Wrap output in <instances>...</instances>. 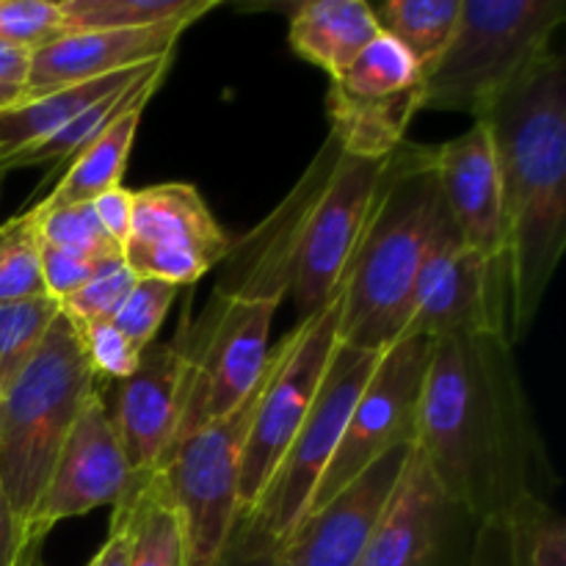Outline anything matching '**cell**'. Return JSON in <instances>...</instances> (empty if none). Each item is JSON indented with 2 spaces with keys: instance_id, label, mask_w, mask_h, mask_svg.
<instances>
[{
  "instance_id": "6da1fadb",
  "label": "cell",
  "mask_w": 566,
  "mask_h": 566,
  "mask_svg": "<svg viewBox=\"0 0 566 566\" xmlns=\"http://www.w3.org/2000/svg\"><path fill=\"white\" fill-rule=\"evenodd\" d=\"M415 448L479 520L525 497L551 501L556 490L514 346L501 335L434 340Z\"/></svg>"
},
{
  "instance_id": "7a4b0ae2",
  "label": "cell",
  "mask_w": 566,
  "mask_h": 566,
  "mask_svg": "<svg viewBox=\"0 0 566 566\" xmlns=\"http://www.w3.org/2000/svg\"><path fill=\"white\" fill-rule=\"evenodd\" d=\"M506 224L509 343L534 326L566 247V64L553 50L479 116Z\"/></svg>"
},
{
  "instance_id": "3957f363",
  "label": "cell",
  "mask_w": 566,
  "mask_h": 566,
  "mask_svg": "<svg viewBox=\"0 0 566 566\" xmlns=\"http://www.w3.org/2000/svg\"><path fill=\"white\" fill-rule=\"evenodd\" d=\"M440 213L434 147L403 142L387 158L363 241L343 285L340 340L385 352L412 315L415 282Z\"/></svg>"
},
{
  "instance_id": "277c9868",
  "label": "cell",
  "mask_w": 566,
  "mask_h": 566,
  "mask_svg": "<svg viewBox=\"0 0 566 566\" xmlns=\"http://www.w3.org/2000/svg\"><path fill=\"white\" fill-rule=\"evenodd\" d=\"M97 390L103 385L81 332L61 310L31 363L0 392V490L25 528L61 446Z\"/></svg>"
},
{
  "instance_id": "5b68a950",
  "label": "cell",
  "mask_w": 566,
  "mask_h": 566,
  "mask_svg": "<svg viewBox=\"0 0 566 566\" xmlns=\"http://www.w3.org/2000/svg\"><path fill=\"white\" fill-rule=\"evenodd\" d=\"M564 0H462L451 44L426 75L423 108L479 119L517 77L553 53Z\"/></svg>"
},
{
  "instance_id": "8992f818",
  "label": "cell",
  "mask_w": 566,
  "mask_h": 566,
  "mask_svg": "<svg viewBox=\"0 0 566 566\" xmlns=\"http://www.w3.org/2000/svg\"><path fill=\"white\" fill-rule=\"evenodd\" d=\"M276 310L280 304L274 302L213 291L197 321L177 335L175 346L182 363L180 418L169 453L191 431L227 418L249 401L269 363Z\"/></svg>"
},
{
  "instance_id": "52a82bcc",
  "label": "cell",
  "mask_w": 566,
  "mask_h": 566,
  "mask_svg": "<svg viewBox=\"0 0 566 566\" xmlns=\"http://www.w3.org/2000/svg\"><path fill=\"white\" fill-rule=\"evenodd\" d=\"M343 293L324 310L298 321L271 348L269 363L260 376L252 420L241 457V486H238V517H249L254 503L269 486L287 442L313 407L324 381L329 359L340 343Z\"/></svg>"
},
{
  "instance_id": "ba28073f",
  "label": "cell",
  "mask_w": 566,
  "mask_h": 566,
  "mask_svg": "<svg viewBox=\"0 0 566 566\" xmlns=\"http://www.w3.org/2000/svg\"><path fill=\"white\" fill-rule=\"evenodd\" d=\"M379 359L381 352H365V348L346 346L343 340L337 343L307 418L287 442L252 514L241 520L243 528L265 542L271 551H276L307 514L315 490L340 446L354 403L374 376Z\"/></svg>"
},
{
  "instance_id": "9c48e42d",
  "label": "cell",
  "mask_w": 566,
  "mask_h": 566,
  "mask_svg": "<svg viewBox=\"0 0 566 566\" xmlns=\"http://www.w3.org/2000/svg\"><path fill=\"white\" fill-rule=\"evenodd\" d=\"M254 396L258 387L235 412L191 431L158 470L180 517L182 566H216L235 534L241 457Z\"/></svg>"
},
{
  "instance_id": "30bf717a",
  "label": "cell",
  "mask_w": 566,
  "mask_h": 566,
  "mask_svg": "<svg viewBox=\"0 0 566 566\" xmlns=\"http://www.w3.org/2000/svg\"><path fill=\"white\" fill-rule=\"evenodd\" d=\"M431 352L434 340L420 335L398 337L381 352L374 376L354 403L340 446L315 490L307 514L346 490L381 457L396 448L415 446L420 396H423Z\"/></svg>"
},
{
  "instance_id": "8fae6325",
  "label": "cell",
  "mask_w": 566,
  "mask_h": 566,
  "mask_svg": "<svg viewBox=\"0 0 566 566\" xmlns=\"http://www.w3.org/2000/svg\"><path fill=\"white\" fill-rule=\"evenodd\" d=\"M385 166L387 158L340 153L324 188L310 205L298 232L287 287L298 310V321L315 315L343 293Z\"/></svg>"
},
{
  "instance_id": "7c38bea8",
  "label": "cell",
  "mask_w": 566,
  "mask_h": 566,
  "mask_svg": "<svg viewBox=\"0 0 566 566\" xmlns=\"http://www.w3.org/2000/svg\"><path fill=\"white\" fill-rule=\"evenodd\" d=\"M423 99L426 75L418 61L396 39L379 33L346 72L332 77L326 97L329 133L343 153L390 158L407 142Z\"/></svg>"
},
{
  "instance_id": "4fadbf2b",
  "label": "cell",
  "mask_w": 566,
  "mask_h": 566,
  "mask_svg": "<svg viewBox=\"0 0 566 566\" xmlns=\"http://www.w3.org/2000/svg\"><path fill=\"white\" fill-rule=\"evenodd\" d=\"M506 324L509 293L503 271L462 241L440 197V213L415 282L412 315L403 335L429 340L457 335L506 337Z\"/></svg>"
},
{
  "instance_id": "5bb4252c",
  "label": "cell",
  "mask_w": 566,
  "mask_h": 566,
  "mask_svg": "<svg viewBox=\"0 0 566 566\" xmlns=\"http://www.w3.org/2000/svg\"><path fill=\"white\" fill-rule=\"evenodd\" d=\"M232 238L221 230L197 186L160 182L133 191V224L122 258L136 276L177 287L197 285L230 254Z\"/></svg>"
},
{
  "instance_id": "9a60e30c",
  "label": "cell",
  "mask_w": 566,
  "mask_h": 566,
  "mask_svg": "<svg viewBox=\"0 0 566 566\" xmlns=\"http://www.w3.org/2000/svg\"><path fill=\"white\" fill-rule=\"evenodd\" d=\"M479 525L415 448L359 566H473Z\"/></svg>"
},
{
  "instance_id": "2e32d148",
  "label": "cell",
  "mask_w": 566,
  "mask_h": 566,
  "mask_svg": "<svg viewBox=\"0 0 566 566\" xmlns=\"http://www.w3.org/2000/svg\"><path fill=\"white\" fill-rule=\"evenodd\" d=\"M136 481L142 479L130 473L122 457L105 392L97 390L61 446L42 497L28 520V536L42 545L44 536L64 520L83 517L99 506H116Z\"/></svg>"
},
{
  "instance_id": "e0dca14e",
  "label": "cell",
  "mask_w": 566,
  "mask_h": 566,
  "mask_svg": "<svg viewBox=\"0 0 566 566\" xmlns=\"http://www.w3.org/2000/svg\"><path fill=\"white\" fill-rule=\"evenodd\" d=\"M415 446H403L370 464L363 475L315 512L304 514L293 534L274 551L271 566H359Z\"/></svg>"
},
{
  "instance_id": "ac0fdd59",
  "label": "cell",
  "mask_w": 566,
  "mask_h": 566,
  "mask_svg": "<svg viewBox=\"0 0 566 566\" xmlns=\"http://www.w3.org/2000/svg\"><path fill=\"white\" fill-rule=\"evenodd\" d=\"M340 153L343 147L329 133L296 186L285 193V199L254 230L232 241L230 254L221 260L224 269L213 287L216 293L282 304L291 287L293 258H296L304 216L324 188L326 177L335 169Z\"/></svg>"
},
{
  "instance_id": "d6986e66",
  "label": "cell",
  "mask_w": 566,
  "mask_h": 566,
  "mask_svg": "<svg viewBox=\"0 0 566 566\" xmlns=\"http://www.w3.org/2000/svg\"><path fill=\"white\" fill-rule=\"evenodd\" d=\"M182 363L175 343L147 346L138 368L125 381H116L111 426L122 457L136 479H149L164 468L180 418Z\"/></svg>"
},
{
  "instance_id": "ffe728a7",
  "label": "cell",
  "mask_w": 566,
  "mask_h": 566,
  "mask_svg": "<svg viewBox=\"0 0 566 566\" xmlns=\"http://www.w3.org/2000/svg\"><path fill=\"white\" fill-rule=\"evenodd\" d=\"M437 186L442 205L470 249L503 271L506 280V224H503L501 180L490 130L481 119L462 136L434 147ZM509 293V291H506Z\"/></svg>"
},
{
  "instance_id": "44dd1931",
  "label": "cell",
  "mask_w": 566,
  "mask_h": 566,
  "mask_svg": "<svg viewBox=\"0 0 566 566\" xmlns=\"http://www.w3.org/2000/svg\"><path fill=\"white\" fill-rule=\"evenodd\" d=\"M191 25V20H175L149 28L70 31L31 55V75H28L25 92L39 94L75 86V83L99 81V77L175 55L177 42Z\"/></svg>"
},
{
  "instance_id": "7402d4cb",
  "label": "cell",
  "mask_w": 566,
  "mask_h": 566,
  "mask_svg": "<svg viewBox=\"0 0 566 566\" xmlns=\"http://www.w3.org/2000/svg\"><path fill=\"white\" fill-rule=\"evenodd\" d=\"M473 566H566V523L556 506L525 497L481 520Z\"/></svg>"
},
{
  "instance_id": "603a6c76",
  "label": "cell",
  "mask_w": 566,
  "mask_h": 566,
  "mask_svg": "<svg viewBox=\"0 0 566 566\" xmlns=\"http://www.w3.org/2000/svg\"><path fill=\"white\" fill-rule=\"evenodd\" d=\"M379 33L365 0H304L291 14L287 42L298 59L337 77Z\"/></svg>"
},
{
  "instance_id": "cb8c5ba5",
  "label": "cell",
  "mask_w": 566,
  "mask_h": 566,
  "mask_svg": "<svg viewBox=\"0 0 566 566\" xmlns=\"http://www.w3.org/2000/svg\"><path fill=\"white\" fill-rule=\"evenodd\" d=\"M144 108H147V103L133 105L119 119L111 122L97 142L88 144L75 160H70V169L61 175L53 191L44 199H36L33 205L42 210L66 208V205H88L99 193L122 186Z\"/></svg>"
},
{
  "instance_id": "d4e9b609",
  "label": "cell",
  "mask_w": 566,
  "mask_h": 566,
  "mask_svg": "<svg viewBox=\"0 0 566 566\" xmlns=\"http://www.w3.org/2000/svg\"><path fill=\"white\" fill-rule=\"evenodd\" d=\"M114 517L130 520L127 566H182L180 517L166 497L160 473H155L147 486L127 490L114 506Z\"/></svg>"
},
{
  "instance_id": "484cf974",
  "label": "cell",
  "mask_w": 566,
  "mask_h": 566,
  "mask_svg": "<svg viewBox=\"0 0 566 566\" xmlns=\"http://www.w3.org/2000/svg\"><path fill=\"white\" fill-rule=\"evenodd\" d=\"M370 9L379 31L396 39L429 75L451 44L462 0H385Z\"/></svg>"
},
{
  "instance_id": "4316f807",
  "label": "cell",
  "mask_w": 566,
  "mask_h": 566,
  "mask_svg": "<svg viewBox=\"0 0 566 566\" xmlns=\"http://www.w3.org/2000/svg\"><path fill=\"white\" fill-rule=\"evenodd\" d=\"M219 0H61L70 31H108V28H149L160 22H197Z\"/></svg>"
},
{
  "instance_id": "83f0119b",
  "label": "cell",
  "mask_w": 566,
  "mask_h": 566,
  "mask_svg": "<svg viewBox=\"0 0 566 566\" xmlns=\"http://www.w3.org/2000/svg\"><path fill=\"white\" fill-rule=\"evenodd\" d=\"M61 315V304L50 296L0 304V392L20 376Z\"/></svg>"
},
{
  "instance_id": "f1b7e54d",
  "label": "cell",
  "mask_w": 566,
  "mask_h": 566,
  "mask_svg": "<svg viewBox=\"0 0 566 566\" xmlns=\"http://www.w3.org/2000/svg\"><path fill=\"white\" fill-rule=\"evenodd\" d=\"M48 296L39 265V216L31 208L0 224V304Z\"/></svg>"
},
{
  "instance_id": "f546056e",
  "label": "cell",
  "mask_w": 566,
  "mask_h": 566,
  "mask_svg": "<svg viewBox=\"0 0 566 566\" xmlns=\"http://www.w3.org/2000/svg\"><path fill=\"white\" fill-rule=\"evenodd\" d=\"M39 216V241L50 247L66 249V252L83 254L94 260L122 258V249L116 247L97 221L92 202L88 205H66V208L42 210L33 205Z\"/></svg>"
},
{
  "instance_id": "4dcf8cb0",
  "label": "cell",
  "mask_w": 566,
  "mask_h": 566,
  "mask_svg": "<svg viewBox=\"0 0 566 566\" xmlns=\"http://www.w3.org/2000/svg\"><path fill=\"white\" fill-rule=\"evenodd\" d=\"M177 293H180V287L171 285V282L138 276L133 291L127 293V298L111 321L138 352H144L158 340V332L169 315L171 304H175Z\"/></svg>"
},
{
  "instance_id": "1f68e13d",
  "label": "cell",
  "mask_w": 566,
  "mask_h": 566,
  "mask_svg": "<svg viewBox=\"0 0 566 566\" xmlns=\"http://www.w3.org/2000/svg\"><path fill=\"white\" fill-rule=\"evenodd\" d=\"M138 276L133 274L125 258H114L105 265H99L97 274L86 282L77 293H72L66 302H61L66 318L75 324H94V321H111L127 293L133 291Z\"/></svg>"
},
{
  "instance_id": "d6a6232c",
  "label": "cell",
  "mask_w": 566,
  "mask_h": 566,
  "mask_svg": "<svg viewBox=\"0 0 566 566\" xmlns=\"http://www.w3.org/2000/svg\"><path fill=\"white\" fill-rule=\"evenodd\" d=\"M66 33L61 0H0V39L31 53Z\"/></svg>"
},
{
  "instance_id": "836d02e7",
  "label": "cell",
  "mask_w": 566,
  "mask_h": 566,
  "mask_svg": "<svg viewBox=\"0 0 566 566\" xmlns=\"http://www.w3.org/2000/svg\"><path fill=\"white\" fill-rule=\"evenodd\" d=\"M72 321V318H70ZM75 324V321H72ZM81 340L86 346L88 363H92L97 381H125L138 368L142 352L122 335L114 321H94V324H75Z\"/></svg>"
},
{
  "instance_id": "e575fe53",
  "label": "cell",
  "mask_w": 566,
  "mask_h": 566,
  "mask_svg": "<svg viewBox=\"0 0 566 566\" xmlns=\"http://www.w3.org/2000/svg\"><path fill=\"white\" fill-rule=\"evenodd\" d=\"M114 260V258H111ZM108 260L83 258V254L66 252V249L50 247V243L39 241V265H42V282L44 291L55 302H66L72 293L81 291L88 280L105 265Z\"/></svg>"
},
{
  "instance_id": "d590c367",
  "label": "cell",
  "mask_w": 566,
  "mask_h": 566,
  "mask_svg": "<svg viewBox=\"0 0 566 566\" xmlns=\"http://www.w3.org/2000/svg\"><path fill=\"white\" fill-rule=\"evenodd\" d=\"M39 551L42 545L28 536L25 523L17 517L9 497L0 490V566H28Z\"/></svg>"
},
{
  "instance_id": "8d00e7d4",
  "label": "cell",
  "mask_w": 566,
  "mask_h": 566,
  "mask_svg": "<svg viewBox=\"0 0 566 566\" xmlns=\"http://www.w3.org/2000/svg\"><path fill=\"white\" fill-rule=\"evenodd\" d=\"M94 213H97V221L103 224V230L108 232L111 241L116 247H125L127 235H130L133 224V191L125 186H116L111 191L99 193L92 202Z\"/></svg>"
},
{
  "instance_id": "74e56055",
  "label": "cell",
  "mask_w": 566,
  "mask_h": 566,
  "mask_svg": "<svg viewBox=\"0 0 566 566\" xmlns=\"http://www.w3.org/2000/svg\"><path fill=\"white\" fill-rule=\"evenodd\" d=\"M271 562H274V551L254 534H249L241 520H238L235 534H232L224 556L216 566H271Z\"/></svg>"
},
{
  "instance_id": "f35d334b",
  "label": "cell",
  "mask_w": 566,
  "mask_h": 566,
  "mask_svg": "<svg viewBox=\"0 0 566 566\" xmlns=\"http://www.w3.org/2000/svg\"><path fill=\"white\" fill-rule=\"evenodd\" d=\"M130 558V520L111 517V534L88 566H127Z\"/></svg>"
},
{
  "instance_id": "ab89813d",
  "label": "cell",
  "mask_w": 566,
  "mask_h": 566,
  "mask_svg": "<svg viewBox=\"0 0 566 566\" xmlns=\"http://www.w3.org/2000/svg\"><path fill=\"white\" fill-rule=\"evenodd\" d=\"M31 50L0 39V86L25 88L31 75Z\"/></svg>"
},
{
  "instance_id": "60d3db41",
  "label": "cell",
  "mask_w": 566,
  "mask_h": 566,
  "mask_svg": "<svg viewBox=\"0 0 566 566\" xmlns=\"http://www.w3.org/2000/svg\"><path fill=\"white\" fill-rule=\"evenodd\" d=\"M22 97H25V88H17V86H0V111L11 108V105L20 103Z\"/></svg>"
},
{
  "instance_id": "b9f144b4",
  "label": "cell",
  "mask_w": 566,
  "mask_h": 566,
  "mask_svg": "<svg viewBox=\"0 0 566 566\" xmlns=\"http://www.w3.org/2000/svg\"><path fill=\"white\" fill-rule=\"evenodd\" d=\"M28 566H44V562H42V551H39L36 556L31 558V564H28Z\"/></svg>"
},
{
  "instance_id": "7bdbcfd3",
  "label": "cell",
  "mask_w": 566,
  "mask_h": 566,
  "mask_svg": "<svg viewBox=\"0 0 566 566\" xmlns=\"http://www.w3.org/2000/svg\"><path fill=\"white\" fill-rule=\"evenodd\" d=\"M0 193H3V175H0Z\"/></svg>"
}]
</instances>
